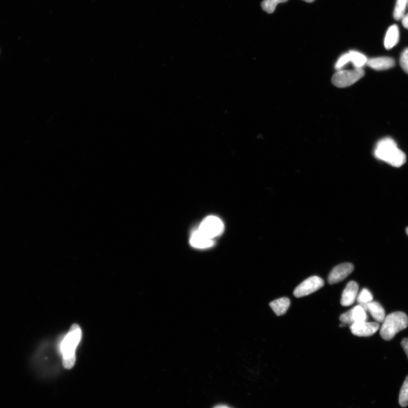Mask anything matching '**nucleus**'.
<instances>
[{
	"instance_id": "10",
	"label": "nucleus",
	"mask_w": 408,
	"mask_h": 408,
	"mask_svg": "<svg viewBox=\"0 0 408 408\" xmlns=\"http://www.w3.org/2000/svg\"><path fill=\"white\" fill-rule=\"evenodd\" d=\"M190 244L196 249H206L212 248L214 244V241L213 239L208 238L197 230L191 236Z\"/></svg>"
},
{
	"instance_id": "2",
	"label": "nucleus",
	"mask_w": 408,
	"mask_h": 408,
	"mask_svg": "<svg viewBox=\"0 0 408 408\" xmlns=\"http://www.w3.org/2000/svg\"><path fill=\"white\" fill-rule=\"evenodd\" d=\"M82 332L79 326L73 324L63 340L61 351L63 354V364L66 369H71L76 363L75 351L81 339Z\"/></svg>"
},
{
	"instance_id": "16",
	"label": "nucleus",
	"mask_w": 408,
	"mask_h": 408,
	"mask_svg": "<svg viewBox=\"0 0 408 408\" xmlns=\"http://www.w3.org/2000/svg\"><path fill=\"white\" fill-rule=\"evenodd\" d=\"M354 323L366 321L368 319L366 311L360 304L352 309Z\"/></svg>"
},
{
	"instance_id": "3",
	"label": "nucleus",
	"mask_w": 408,
	"mask_h": 408,
	"mask_svg": "<svg viewBox=\"0 0 408 408\" xmlns=\"http://www.w3.org/2000/svg\"><path fill=\"white\" fill-rule=\"evenodd\" d=\"M408 318L403 312H395L385 316L381 327L380 334L385 340L390 341L397 334L407 328Z\"/></svg>"
},
{
	"instance_id": "27",
	"label": "nucleus",
	"mask_w": 408,
	"mask_h": 408,
	"mask_svg": "<svg viewBox=\"0 0 408 408\" xmlns=\"http://www.w3.org/2000/svg\"><path fill=\"white\" fill-rule=\"evenodd\" d=\"M303 1L307 3H313L315 1V0H303Z\"/></svg>"
},
{
	"instance_id": "29",
	"label": "nucleus",
	"mask_w": 408,
	"mask_h": 408,
	"mask_svg": "<svg viewBox=\"0 0 408 408\" xmlns=\"http://www.w3.org/2000/svg\"><path fill=\"white\" fill-rule=\"evenodd\" d=\"M407 3H408V0H407Z\"/></svg>"
},
{
	"instance_id": "15",
	"label": "nucleus",
	"mask_w": 408,
	"mask_h": 408,
	"mask_svg": "<svg viewBox=\"0 0 408 408\" xmlns=\"http://www.w3.org/2000/svg\"><path fill=\"white\" fill-rule=\"evenodd\" d=\"M350 56V62H352L355 68H362L367 64L368 58L362 53L357 51H350L348 52Z\"/></svg>"
},
{
	"instance_id": "28",
	"label": "nucleus",
	"mask_w": 408,
	"mask_h": 408,
	"mask_svg": "<svg viewBox=\"0 0 408 408\" xmlns=\"http://www.w3.org/2000/svg\"><path fill=\"white\" fill-rule=\"evenodd\" d=\"M405 231H406V234H407V236H408V227H407V228H406V230H405Z\"/></svg>"
},
{
	"instance_id": "26",
	"label": "nucleus",
	"mask_w": 408,
	"mask_h": 408,
	"mask_svg": "<svg viewBox=\"0 0 408 408\" xmlns=\"http://www.w3.org/2000/svg\"><path fill=\"white\" fill-rule=\"evenodd\" d=\"M213 408H231L228 406L225 405H219L216 406H214Z\"/></svg>"
},
{
	"instance_id": "13",
	"label": "nucleus",
	"mask_w": 408,
	"mask_h": 408,
	"mask_svg": "<svg viewBox=\"0 0 408 408\" xmlns=\"http://www.w3.org/2000/svg\"><path fill=\"white\" fill-rule=\"evenodd\" d=\"M399 40V30L398 26L394 25L390 27L384 39V46L386 49L390 50L398 44Z\"/></svg>"
},
{
	"instance_id": "6",
	"label": "nucleus",
	"mask_w": 408,
	"mask_h": 408,
	"mask_svg": "<svg viewBox=\"0 0 408 408\" xmlns=\"http://www.w3.org/2000/svg\"><path fill=\"white\" fill-rule=\"evenodd\" d=\"M324 281L318 276L310 277L295 288L294 295L297 298L307 296L321 289L324 286Z\"/></svg>"
},
{
	"instance_id": "11",
	"label": "nucleus",
	"mask_w": 408,
	"mask_h": 408,
	"mask_svg": "<svg viewBox=\"0 0 408 408\" xmlns=\"http://www.w3.org/2000/svg\"><path fill=\"white\" fill-rule=\"evenodd\" d=\"M368 66L377 71H383L394 67L395 62L393 58L380 57L368 59Z\"/></svg>"
},
{
	"instance_id": "9",
	"label": "nucleus",
	"mask_w": 408,
	"mask_h": 408,
	"mask_svg": "<svg viewBox=\"0 0 408 408\" xmlns=\"http://www.w3.org/2000/svg\"><path fill=\"white\" fill-rule=\"evenodd\" d=\"M359 287L355 281H352L347 285L342 294L341 303L343 306H350L355 302L357 299Z\"/></svg>"
},
{
	"instance_id": "5",
	"label": "nucleus",
	"mask_w": 408,
	"mask_h": 408,
	"mask_svg": "<svg viewBox=\"0 0 408 408\" xmlns=\"http://www.w3.org/2000/svg\"><path fill=\"white\" fill-rule=\"evenodd\" d=\"M198 230L208 238L213 239L222 233L224 225L221 219L211 216L203 220Z\"/></svg>"
},
{
	"instance_id": "24",
	"label": "nucleus",
	"mask_w": 408,
	"mask_h": 408,
	"mask_svg": "<svg viewBox=\"0 0 408 408\" xmlns=\"http://www.w3.org/2000/svg\"><path fill=\"white\" fill-rule=\"evenodd\" d=\"M401 345L402 348H403L408 358V338H405V339L402 340L401 342Z\"/></svg>"
},
{
	"instance_id": "8",
	"label": "nucleus",
	"mask_w": 408,
	"mask_h": 408,
	"mask_svg": "<svg viewBox=\"0 0 408 408\" xmlns=\"http://www.w3.org/2000/svg\"><path fill=\"white\" fill-rule=\"evenodd\" d=\"M354 269V266L349 262L343 263L335 267L329 276V283L333 284L342 281L352 273Z\"/></svg>"
},
{
	"instance_id": "17",
	"label": "nucleus",
	"mask_w": 408,
	"mask_h": 408,
	"mask_svg": "<svg viewBox=\"0 0 408 408\" xmlns=\"http://www.w3.org/2000/svg\"><path fill=\"white\" fill-rule=\"evenodd\" d=\"M407 0H397L394 12V17L396 20L402 19L405 15Z\"/></svg>"
},
{
	"instance_id": "14",
	"label": "nucleus",
	"mask_w": 408,
	"mask_h": 408,
	"mask_svg": "<svg viewBox=\"0 0 408 408\" xmlns=\"http://www.w3.org/2000/svg\"><path fill=\"white\" fill-rule=\"evenodd\" d=\"M270 305L276 315L282 316L287 312L291 300L288 298L283 297L273 300Z\"/></svg>"
},
{
	"instance_id": "18",
	"label": "nucleus",
	"mask_w": 408,
	"mask_h": 408,
	"mask_svg": "<svg viewBox=\"0 0 408 408\" xmlns=\"http://www.w3.org/2000/svg\"><path fill=\"white\" fill-rule=\"evenodd\" d=\"M288 0H264L261 3L263 10L268 13H273L275 12L278 4L287 2Z\"/></svg>"
},
{
	"instance_id": "23",
	"label": "nucleus",
	"mask_w": 408,
	"mask_h": 408,
	"mask_svg": "<svg viewBox=\"0 0 408 408\" xmlns=\"http://www.w3.org/2000/svg\"><path fill=\"white\" fill-rule=\"evenodd\" d=\"M350 56H349V53H345V54L342 55L337 60L336 64V68L337 70H340L342 69L343 67H344L348 63H350Z\"/></svg>"
},
{
	"instance_id": "12",
	"label": "nucleus",
	"mask_w": 408,
	"mask_h": 408,
	"mask_svg": "<svg viewBox=\"0 0 408 408\" xmlns=\"http://www.w3.org/2000/svg\"><path fill=\"white\" fill-rule=\"evenodd\" d=\"M362 307L372 316V317L378 323H383L385 313L384 308L378 302H371L362 305Z\"/></svg>"
},
{
	"instance_id": "21",
	"label": "nucleus",
	"mask_w": 408,
	"mask_h": 408,
	"mask_svg": "<svg viewBox=\"0 0 408 408\" xmlns=\"http://www.w3.org/2000/svg\"><path fill=\"white\" fill-rule=\"evenodd\" d=\"M400 63L402 69L408 74V48H405L402 52Z\"/></svg>"
},
{
	"instance_id": "25",
	"label": "nucleus",
	"mask_w": 408,
	"mask_h": 408,
	"mask_svg": "<svg viewBox=\"0 0 408 408\" xmlns=\"http://www.w3.org/2000/svg\"><path fill=\"white\" fill-rule=\"evenodd\" d=\"M402 24L404 28L408 29V13L404 16L402 18Z\"/></svg>"
},
{
	"instance_id": "19",
	"label": "nucleus",
	"mask_w": 408,
	"mask_h": 408,
	"mask_svg": "<svg viewBox=\"0 0 408 408\" xmlns=\"http://www.w3.org/2000/svg\"><path fill=\"white\" fill-rule=\"evenodd\" d=\"M399 401L402 407H405L408 405V375L402 385Z\"/></svg>"
},
{
	"instance_id": "4",
	"label": "nucleus",
	"mask_w": 408,
	"mask_h": 408,
	"mask_svg": "<svg viewBox=\"0 0 408 408\" xmlns=\"http://www.w3.org/2000/svg\"><path fill=\"white\" fill-rule=\"evenodd\" d=\"M364 75V72L362 68L340 70L333 76L332 82L337 88H344L355 84Z\"/></svg>"
},
{
	"instance_id": "7",
	"label": "nucleus",
	"mask_w": 408,
	"mask_h": 408,
	"mask_svg": "<svg viewBox=\"0 0 408 408\" xmlns=\"http://www.w3.org/2000/svg\"><path fill=\"white\" fill-rule=\"evenodd\" d=\"M380 328L377 322H368L367 321L353 323L350 329L354 335L359 337H369L373 336Z\"/></svg>"
},
{
	"instance_id": "1",
	"label": "nucleus",
	"mask_w": 408,
	"mask_h": 408,
	"mask_svg": "<svg viewBox=\"0 0 408 408\" xmlns=\"http://www.w3.org/2000/svg\"><path fill=\"white\" fill-rule=\"evenodd\" d=\"M376 158L384 161L395 168H400L406 162L405 153L397 147L393 139L386 137L380 139L375 149Z\"/></svg>"
},
{
	"instance_id": "20",
	"label": "nucleus",
	"mask_w": 408,
	"mask_h": 408,
	"mask_svg": "<svg viewBox=\"0 0 408 408\" xmlns=\"http://www.w3.org/2000/svg\"><path fill=\"white\" fill-rule=\"evenodd\" d=\"M356 299L359 304L362 305L372 302L373 296L371 292H370L368 289H363L357 295Z\"/></svg>"
},
{
	"instance_id": "22",
	"label": "nucleus",
	"mask_w": 408,
	"mask_h": 408,
	"mask_svg": "<svg viewBox=\"0 0 408 408\" xmlns=\"http://www.w3.org/2000/svg\"><path fill=\"white\" fill-rule=\"evenodd\" d=\"M340 320L342 324L345 325H352L354 323V321L352 317V309L348 311V312L343 313L340 316Z\"/></svg>"
}]
</instances>
